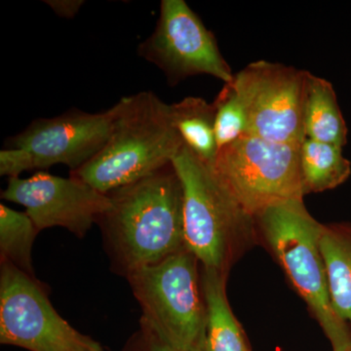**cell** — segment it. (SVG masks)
Segmentation results:
<instances>
[{
  "mask_svg": "<svg viewBox=\"0 0 351 351\" xmlns=\"http://www.w3.org/2000/svg\"><path fill=\"white\" fill-rule=\"evenodd\" d=\"M306 71L258 61L234 75L230 83L248 120L247 135L283 144L302 145Z\"/></svg>",
  "mask_w": 351,
  "mask_h": 351,
  "instance_id": "obj_8",
  "label": "cell"
},
{
  "mask_svg": "<svg viewBox=\"0 0 351 351\" xmlns=\"http://www.w3.org/2000/svg\"><path fill=\"white\" fill-rule=\"evenodd\" d=\"M256 221L277 262L329 339L332 351L350 350V328L337 315L330 297L320 249L323 225L307 212L302 200L267 208Z\"/></svg>",
  "mask_w": 351,
  "mask_h": 351,
  "instance_id": "obj_4",
  "label": "cell"
},
{
  "mask_svg": "<svg viewBox=\"0 0 351 351\" xmlns=\"http://www.w3.org/2000/svg\"><path fill=\"white\" fill-rule=\"evenodd\" d=\"M44 3L51 7L58 16L66 19H73L82 8L83 0H45Z\"/></svg>",
  "mask_w": 351,
  "mask_h": 351,
  "instance_id": "obj_20",
  "label": "cell"
},
{
  "mask_svg": "<svg viewBox=\"0 0 351 351\" xmlns=\"http://www.w3.org/2000/svg\"><path fill=\"white\" fill-rule=\"evenodd\" d=\"M115 104L104 112L73 110L53 119L34 120L27 128L9 138L7 149L27 152L32 170L64 164L80 169L101 151L112 134Z\"/></svg>",
  "mask_w": 351,
  "mask_h": 351,
  "instance_id": "obj_11",
  "label": "cell"
},
{
  "mask_svg": "<svg viewBox=\"0 0 351 351\" xmlns=\"http://www.w3.org/2000/svg\"><path fill=\"white\" fill-rule=\"evenodd\" d=\"M128 351H175L169 346L164 345L149 332L142 331L136 341L132 343L130 350Z\"/></svg>",
  "mask_w": 351,
  "mask_h": 351,
  "instance_id": "obj_21",
  "label": "cell"
},
{
  "mask_svg": "<svg viewBox=\"0 0 351 351\" xmlns=\"http://www.w3.org/2000/svg\"><path fill=\"white\" fill-rule=\"evenodd\" d=\"M0 343L29 351H104L55 311L34 277L8 263L0 271Z\"/></svg>",
  "mask_w": 351,
  "mask_h": 351,
  "instance_id": "obj_7",
  "label": "cell"
},
{
  "mask_svg": "<svg viewBox=\"0 0 351 351\" xmlns=\"http://www.w3.org/2000/svg\"><path fill=\"white\" fill-rule=\"evenodd\" d=\"M1 198L24 206L39 232L60 226L78 239L112 207L110 196L82 180L43 171L27 179L10 178Z\"/></svg>",
  "mask_w": 351,
  "mask_h": 351,
  "instance_id": "obj_10",
  "label": "cell"
},
{
  "mask_svg": "<svg viewBox=\"0 0 351 351\" xmlns=\"http://www.w3.org/2000/svg\"><path fill=\"white\" fill-rule=\"evenodd\" d=\"M138 54L160 69L172 85L199 75L225 84L234 78L214 34L184 0L161 1L156 29L138 45Z\"/></svg>",
  "mask_w": 351,
  "mask_h": 351,
  "instance_id": "obj_9",
  "label": "cell"
},
{
  "mask_svg": "<svg viewBox=\"0 0 351 351\" xmlns=\"http://www.w3.org/2000/svg\"><path fill=\"white\" fill-rule=\"evenodd\" d=\"M320 249L332 306L351 330V225H323Z\"/></svg>",
  "mask_w": 351,
  "mask_h": 351,
  "instance_id": "obj_14",
  "label": "cell"
},
{
  "mask_svg": "<svg viewBox=\"0 0 351 351\" xmlns=\"http://www.w3.org/2000/svg\"><path fill=\"white\" fill-rule=\"evenodd\" d=\"M170 107L173 125L182 144L201 161L213 166L219 152L215 135L214 104L200 97H186Z\"/></svg>",
  "mask_w": 351,
  "mask_h": 351,
  "instance_id": "obj_15",
  "label": "cell"
},
{
  "mask_svg": "<svg viewBox=\"0 0 351 351\" xmlns=\"http://www.w3.org/2000/svg\"><path fill=\"white\" fill-rule=\"evenodd\" d=\"M182 189L184 247L203 269L228 274L254 237L256 219L223 186L213 168L182 145L173 158Z\"/></svg>",
  "mask_w": 351,
  "mask_h": 351,
  "instance_id": "obj_3",
  "label": "cell"
},
{
  "mask_svg": "<svg viewBox=\"0 0 351 351\" xmlns=\"http://www.w3.org/2000/svg\"><path fill=\"white\" fill-rule=\"evenodd\" d=\"M300 152L301 145L245 135L219 149L211 167L256 219L267 208L304 199Z\"/></svg>",
  "mask_w": 351,
  "mask_h": 351,
  "instance_id": "obj_6",
  "label": "cell"
},
{
  "mask_svg": "<svg viewBox=\"0 0 351 351\" xmlns=\"http://www.w3.org/2000/svg\"><path fill=\"white\" fill-rule=\"evenodd\" d=\"M226 276L217 270L203 269L201 285L206 306L204 351H251L244 331L228 304Z\"/></svg>",
  "mask_w": 351,
  "mask_h": 351,
  "instance_id": "obj_12",
  "label": "cell"
},
{
  "mask_svg": "<svg viewBox=\"0 0 351 351\" xmlns=\"http://www.w3.org/2000/svg\"><path fill=\"white\" fill-rule=\"evenodd\" d=\"M302 123L306 138L343 147L348 126L331 83L306 71L304 80Z\"/></svg>",
  "mask_w": 351,
  "mask_h": 351,
  "instance_id": "obj_13",
  "label": "cell"
},
{
  "mask_svg": "<svg viewBox=\"0 0 351 351\" xmlns=\"http://www.w3.org/2000/svg\"><path fill=\"white\" fill-rule=\"evenodd\" d=\"M108 195L112 207L99 223L126 276L184 248L182 184L172 163Z\"/></svg>",
  "mask_w": 351,
  "mask_h": 351,
  "instance_id": "obj_1",
  "label": "cell"
},
{
  "mask_svg": "<svg viewBox=\"0 0 351 351\" xmlns=\"http://www.w3.org/2000/svg\"><path fill=\"white\" fill-rule=\"evenodd\" d=\"M300 162L304 195L323 193L343 184L351 174V163L339 145L306 138Z\"/></svg>",
  "mask_w": 351,
  "mask_h": 351,
  "instance_id": "obj_16",
  "label": "cell"
},
{
  "mask_svg": "<svg viewBox=\"0 0 351 351\" xmlns=\"http://www.w3.org/2000/svg\"><path fill=\"white\" fill-rule=\"evenodd\" d=\"M348 351H351V348H350V350H348Z\"/></svg>",
  "mask_w": 351,
  "mask_h": 351,
  "instance_id": "obj_22",
  "label": "cell"
},
{
  "mask_svg": "<svg viewBox=\"0 0 351 351\" xmlns=\"http://www.w3.org/2000/svg\"><path fill=\"white\" fill-rule=\"evenodd\" d=\"M32 170V161L27 152L20 149H5L0 152V175L19 177L25 171Z\"/></svg>",
  "mask_w": 351,
  "mask_h": 351,
  "instance_id": "obj_19",
  "label": "cell"
},
{
  "mask_svg": "<svg viewBox=\"0 0 351 351\" xmlns=\"http://www.w3.org/2000/svg\"><path fill=\"white\" fill-rule=\"evenodd\" d=\"M107 144L89 162L71 171L100 193H112L172 163L182 149L170 105L154 92L123 97Z\"/></svg>",
  "mask_w": 351,
  "mask_h": 351,
  "instance_id": "obj_2",
  "label": "cell"
},
{
  "mask_svg": "<svg viewBox=\"0 0 351 351\" xmlns=\"http://www.w3.org/2000/svg\"><path fill=\"white\" fill-rule=\"evenodd\" d=\"M213 104L216 108L215 135L219 151L247 135L248 120L243 105L230 83L225 84Z\"/></svg>",
  "mask_w": 351,
  "mask_h": 351,
  "instance_id": "obj_18",
  "label": "cell"
},
{
  "mask_svg": "<svg viewBox=\"0 0 351 351\" xmlns=\"http://www.w3.org/2000/svg\"><path fill=\"white\" fill-rule=\"evenodd\" d=\"M39 230L23 212L0 204V258L34 277L32 249Z\"/></svg>",
  "mask_w": 351,
  "mask_h": 351,
  "instance_id": "obj_17",
  "label": "cell"
},
{
  "mask_svg": "<svg viewBox=\"0 0 351 351\" xmlns=\"http://www.w3.org/2000/svg\"><path fill=\"white\" fill-rule=\"evenodd\" d=\"M198 261L184 247L127 276L143 311V331L175 351H204L206 306Z\"/></svg>",
  "mask_w": 351,
  "mask_h": 351,
  "instance_id": "obj_5",
  "label": "cell"
}]
</instances>
